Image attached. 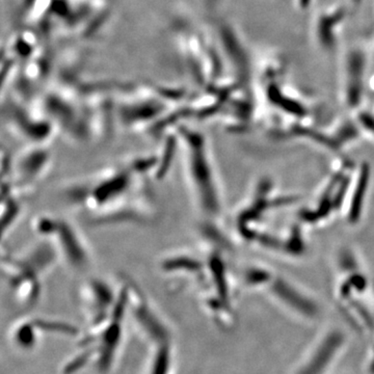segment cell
Wrapping results in <instances>:
<instances>
[{"mask_svg":"<svg viewBox=\"0 0 374 374\" xmlns=\"http://www.w3.org/2000/svg\"><path fill=\"white\" fill-rule=\"evenodd\" d=\"M160 148L71 180L62 189L64 202L94 227L149 225L157 215L152 182L165 177L172 161Z\"/></svg>","mask_w":374,"mask_h":374,"instance_id":"obj_1","label":"cell"},{"mask_svg":"<svg viewBox=\"0 0 374 374\" xmlns=\"http://www.w3.org/2000/svg\"><path fill=\"white\" fill-rule=\"evenodd\" d=\"M189 100L176 90L124 88L116 92V127L131 135L163 139L180 124L189 123Z\"/></svg>","mask_w":374,"mask_h":374,"instance_id":"obj_2","label":"cell"},{"mask_svg":"<svg viewBox=\"0 0 374 374\" xmlns=\"http://www.w3.org/2000/svg\"><path fill=\"white\" fill-rule=\"evenodd\" d=\"M177 156L185 191L202 217H213L221 211V193L207 137L189 123L174 130Z\"/></svg>","mask_w":374,"mask_h":374,"instance_id":"obj_3","label":"cell"},{"mask_svg":"<svg viewBox=\"0 0 374 374\" xmlns=\"http://www.w3.org/2000/svg\"><path fill=\"white\" fill-rule=\"evenodd\" d=\"M59 263L55 249L39 237L18 253L3 254V276L16 299L25 306L38 301L43 278Z\"/></svg>","mask_w":374,"mask_h":374,"instance_id":"obj_4","label":"cell"},{"mask_svg":"<svg viewBox=\"0 0 374 374\" xmlns=\"http://www.w3.org/2000/svg\"><path fill=\"white\" fill-rule=\"evenodd\" d=\"M36 236L46 240L57 252L61 263L73 271H85L93 262L89 240L75 222L64 215L44 212L31 221Z\"/></svg>","mask_w":374,"mask_h":374,"instance_id":"obj_5","label":"cell"},{"mask_svg":"<svg viewBox=\"0 0 374 374\" xmlns=\"http://www.w3.org/2000/svg\"><path fill=\"white\" fill-rule=\"evenodd\" d=\"M347 12L342 5L321 12L314 23V39L321 49L333 51L338 43L339 31L345 22Z\"/></svg>","mask_w":374,"mask_h":374,"instance_id":"obj_6","label":"cell"},{"mask_svg":"<svg viewBox=\"0 0 374 374\" xmlns=\"http://www.w3.org/2000/svg\"><path fill=\"white\" fill-rule=\"evenodd\" d=\"M297 9L302 12H307L313 7L315 0H295Z\"/></svg>","mask_w":374,"mask_h":374,"instance_id":"obj_7","label":"cell"},{"mask_svg":"<svg viewBox=\"0 0 374 374\" xmlns=\"http://www.w3.org/2000/svg\"><path fill=\"white\" fill-rule=\"evenodd\" d=\"M223 0H206V3H209L210 5H219Z\"/></svg>","mask_w":374,"mask_h":374,"instance_id":"obj_8","label":"cell"}]
</instances>
